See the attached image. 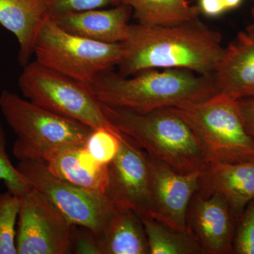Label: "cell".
<instances>
[{
  "mask_svg": "<svg viewBox=\"0 0 254 254\" xmlns=\"http://www.w3.org/2000/svg\"><path fill=\"white\" fill-rule=\"evenodd\" d=\"M118 64L125 76L150 69L174 68L213 76L223 47L222 36L198 18L165 26L130 25Z\"/></svg>",
  "mask_w": 254,
  "mask_h": 254,
  "instance_id": "1",
  "label": "cell"
},
{
  "mask_svg": "<svg viewBox=\"0 0 254 254\" xmlns=\"http://www.w3.org/2000/svg\"><path fill=\"white\" fill-rule=\"evenodd\" d=\"M85 86L100 103L137 113L197 103L218 93L213 76L174 68L128 76L107 70Z\"/></svg>",
  "mask_w": 254,
  "mask_h": 254,
  "instance_id": "2",
  "label": "cell"
},
{
  "mask_svg": "<svg viewBox=\"0 0 254 254\" xmlns=\"http://www.w3.org/2000/svg\"><path fill=\"white\" fill-rule=\"evenodd\" d=\"M100 104L114 129L129 138L151 158L183 174L203 171L208 166L191 128L171 108L137 113Z\"/></svg>",
  "mask_w": 254,
  "mask_h": 254,
  "instance_id": "3",
  "label": "cell"
},
{
  "mask_svg": "<svg viewBox=\"0 0 254 254\" xmlns=\"http://www.w3.org/2000/svg\"><path fill=\"white\" fill-rule=\"evenodd\" d=\"M170 108L191 128L208 163L254 160V141L247 131L238 100L218 93L203 101Z\"/></svg>",
  "mask_w": 254,
  "mask_h": 254,
  "instance_id": "4",
  "label": "cell"
},
{
  "mask_svg": "<svg viewBox=\"0 0 254 254\" xmlns=\"http://www.w3.org/2000/svg\"><path fill=\"white\" fill-rule=\"evenodd\" d=\"M0 110L17 136L13 154L19 161L42 160L46 151L59 147L85 145L93 129L8 90L0 93Z\"/></svg>",
  "mask_w": 254,
  "mask_h": 254,
  "instance_id": "5",
  "label": "cell"
},
{
  "mask_svg": "<svg viewBox=\"0 0 254 254\" xmlns=\"http://www.w3.org/2000/svg\"><path fill=\"white\" fill-rule=\"evenodd\" d=\"M33 54L37 63L87 85L99 73L118 66L124 47L68 33L50 18L38 34Z\"/></svg>",
  "mask_w": 254,
  "mask_h": 254,
  "instance_id": "6",
  "label": "cell"
},
{
  "mask_svg": "<svg viewBox=\"0 0 254 254\" xmlns=\"http://www.w3.org/2000/svg\"><path fill=\"white\" fill-rule=\"evenodd\" d=\"M18 83L26 99L45 109L92 128H113L84 84L36 60L23 66Z\"/></svg>",
  "mask_w": 254,
  "mask_h": 254,
  "instance_id": "7",
  "label": "cell"
},
{
  "mask_svg": "<svg viewBox=\"0 0 254 254\" xmlns=\"http://www.w3.org/2000/svg\"><path fill=\"white\" fill-rule=\"evenodd\" d=\"M16 169L28 185L45 195L72 225L88 229L98 237L115 213L103 193L60 180L43 160H21Z\"/></svg>",
  "mask_w": 254,
  "mask_h": 254,
  "instance_id": "8",
  "label": "cell"
},
{
  "mask_svg": "<svg viewBox=\"0 0 254 254\" xmlns=\"http://www.w3.org/2000/svg\"><path fill=\"white\" fill-rule=\"evenodd\" d=\"M120 134V151L108 166L105 198L115 212L130 210L141 220L152 218L149 155L129 138Z\"/></svg>",
  "mask_w": 254,
  "mask_h": 254,
  "instance_id": "9",
  "label": "cell"
},
{
  "mask_svg": "<svg viewBox=\"0 0 254 254\" xmlns=\"http://www.w3.org/2000/svg\"><path fill=\"white\" fill-rule=\"evenodd\" d=\"M19 199L17 254H71L73 225L34 189Z\"/></svg>",
  "mask_w": 254,
  "mask_h": 254,
  "instance_id": "10",
  "label": "cell"
},
{
  "mask_svg": "<svg viewBox=\"0 0 254 254\" xmlns=\"http://www.w3.org/2000/svg\"><path fill=\"white\" fill-rule=\"evenodd\" d=\"M151 173L152 218L175 230L187 229V215L199 188L203 171L183 174L149 156Z\"/></svg>",
  "mask_w": 254,
  "mask_h": 254,
  "instance_id": "11",
  "label": "cell"
},
{
  "mask_svg": "<svg viewBox=\"0 0 254 254\" xmlns=\"http://www.w3.org/2000/svg\"><path fill=\"white\" fill-rule=\"evenodd\" d=\"M237 219L227 200L218 193L195 192L187 215V229L203 254H233Z\"/></svg>",
  "mask_w": 254,
  "mask_h": 254,
  "instance_id": "12",
  "label": "cell"
},
{
  "mask_svg": "<svg viewBox=\"0 0 254 254\" xmlns=\"http://www.w3.org/2000/svg\"><path fill=\"white\" fill-rule=\"evenodd\" d=\"M213 78L218 93L237 100L254 98V23L223 48Z\"/></svg>",
  "mask_w": 254,
  "mask_h": 254,
  "instance_id": "13",
  "label": "cell"
},
{
  "mask_svg": "<svg viewBox=\"0 0 254 254\" xmlns=\"http://www.w3.org/2000/svg\"><path fill=\"white\" fill-rule=\"evenodd\" d=\"M132 9L121 4L108 9H92L57 15L50 19L62 29L105 43H122L127 39Z\"/></svg>",
  "mask_w": 254,
  "mask_h": 254,
  "instance_id": "14",
  "label": "cell"
},
{
  "mask_svg": "<svg viewBox=\"0 0 254 254\" xmlns=\"http://www.w3.org/2000/svg\"><path fill=\"white\" fill-rule=\"evenodd\" d=\"M197 191L203 195H221L238 220L254 198V160L237 163H209Z\"/></svg>",
  "mask_w": 254,
  "mask_h": 254,
  "instance_id": "15",
  "label": "cell"
},
{
  "mask_svg": "<svg viewBox=\"0 0 254 254\" xmlns=\"http://www.w3.org/2000/svg\"><path fill=\"white\" fill-rule=\"evenodd\" d=\"M42 160L60 180L90 191L104 194L108 165L98 163L85 145L53 148L43 154Z\"/></svg>",
  "mask_w": 254,
  "mask_h": 254,
  "instance_id": "16",
  "label": "cell"
},
{
  "mask_svg": "<svg viewBox=\"0 0 254 254\" xmlns=\"http://www.w3.org/2000/svg\"><path fill=\"white\" fill-rule=\"evenodd\" d=\"M48 19L46 0H0V25L17 39L18 62L23 67L29 63L38 34Z\"/></svg>",
  "mask_w": 254,
  "mask_h": 254,
  "instance_id": "17",
  "label": "cell"
},
{
  "mask_svg": "<svg viewBox=\"0 0 254 254\" xmlns=\"http://www.w3.org/2000/svg\"><path fill=\"white\" fill-rule=\"evenodd\" d=\"M98 241L100 254H149L143 222L133 210L115 212Z\"/></svg>",
  "mask_w": 254,
  "mask_h": 254,
  "instance_id": "18",
  "label": "cell"
},
{
  "mask_svg": "<svg viewBox=\"0 0 254 254\" xmlns=\"http://www.w3.org/2000/svg\"><path fill=\"white\" fill-rule=\"evenodd\" d=\"M132 9L138 23L145 26H165L198 18V6L189 0H121Z\"/></svg>",
  "mask_w": 254,
  "mask_h": 254,
  "instance_id": "19",
  "label": "cell"
},
{
  "mask_svg": "<svg viewBox=\"0 0 254 254\" xmlns=\"http://www.w3.org/2000/svg\"><path fill=\"white\" fill-rule=\"evenodd\" d=\"M141 220L149 254H203L200 245L187 229L175 230L152 218Z\"/></svg>",
  "mask_w": 254,
  "mask_h": 254,
  "instance_id": "20",
  "label": "cell"
},
{
  "mask_svg": "<svg viewBox=\"0 0 254 254\" xmlns=\"http://www.w3.org/2000/svg\"><path fill=\"white\" fill-rule=\"evenodd\" d=\"M19 197L9 191L0 193V254H17L16 223Z\"/></svg>",
  "mask_w": 254,
  "mask_h": 254,
  "instance_id": "21",
  "label": "cell"
},
{
  "mask_svg": "<svg viewBox=\"0 0 254 254\" xmlns=\"http://www.w3.org/2000/svg\"><path fill=\"white\" fill-rule=\"evenodd\" d=\"M85 147L98 163L108 165L120 151V133L113 128H93Z\"/></svg>",
  "mask_w": 254,
  "mask_h": 254,
  "instance_id": "22",
  "label": "cell"
},
{
  "mask_svg": "<svg viewBox=\"0 0 254 254\" xmlns=\"http://www.w3.org/2000/svg\"><path fill=\"white\" fill-rule=\"evenodd\" d=\"M0 181L4 182L8 191L16 196L26 194L31 187L23 180L6 152V134L0 122Z\"/></svg>",
  "mask_w": 254,
  "mask_h": 254,
  "instance_id": "23",
  "label": "cell"
},
{
  "mask_svg": "<svg viewBox=\"0 0 254 254\" xmlns=\"http://www.w3.org/2000/svg\"><path fill=\"white\" fill-rule=\"evenodd\" d=\"M233 254H254V198L237 220Z\"/></svg>",
  "mask_w": 254,
  "mask_h": 254,
  "instance_id": "24",
  "label": "cell"
},
{
  "mask_svg": "<svg viewBox=\"0 0 254 254\" xmlns=\"http://www.w3.org/2000/svg\"><path fill=\"white\" fill-rule=\"evenodd\" d=\"M50 18L68 12L103 9L121 4V0H46Z\"/></svg>",
  "mask_w": 254,
  "mask_h": 254,
  "instance_id": "25",
  "label": "cell"
},
{
  "mask_svg": "<svg viewBox=\"0 0 254 254\" xmlns=\"http://www.w3.org/2000/svg\"><path fill=\"white\" fill-rule=\"evenodd\" d=\"M100 254L98 236L88 229L73 225L71 254Z\"/></svg>",
  "mask_w": 254,
  "mask_h": 254,
  "instance_id": "26",
  "label": "cell"
},
{
  "mask_svg": "<svg viewBox=\"0 0 254 254\" xmlns=\"http://www.w3.org/2000/svg\"><path fill=\"white\" fill-rule=\"evenodd\" d=\"M200 14L208 17H217L229 10L227 0H198Z\"/></svg>",
  "mask_w": 254,
  "mask_h": 254,
  "instance_id": "27",
  "label": "cell"
},
{
  "mask_svg": "<svg viewBox=\"0 0 254 254\" xmlns=\"http://www.w3.org/2000/svg\"><path fill=\"white\" fill-rule=\"evenodd\" d=\"M238 103L247 131L254 141V98L239 100Z\"/></svg>",
  "mask_w": 254,
  "mask_h": 254,
  "instance_id": "28",
  "label": "cell"
},
{
  "mask_svg": "<svg viewBox=\"0 0 254 254\" xmlns=\"http://www.w3.org/2000/svg\"><path fill=\"white\" fill-rule=\"evenodd\" d=\"M252 16H253L254 19V5L253 6H252Z\"/></svg>",
  "mask_w": 254,
  "mask_h": 254,
  "instance_id": "29",
  "label": "cell"
},
{
  "mask_svg": "<svg viewBox=\"0 0 254 254\" xmlns=\"http://www.w3.org/2000/svg\"><path fill=\"white\" fill-rule=\"evenodd\" d=\"M252 1H254V0H252Z\"/></svg>",
  "mask_w": 254,
  "mask_h": 254,
  "instance_id": "30",
  "label": "cell"
}]
</instances>
